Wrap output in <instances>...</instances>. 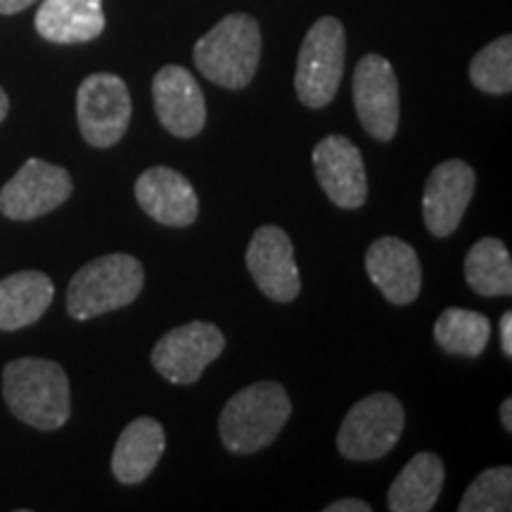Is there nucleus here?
<instances>
[{"mask_svg":"<svg viewBox=\"0 0 512 512\" xmlns=\"http://www.w3.org/2000/svg\"><path fill=\"white\" fill-rule=\"evenodd\" d=\"M261 57V31L254 17L228 15L195 46V64L216 86L240 91L254 79Z\"/></svg>","mask_w":512,"mask_h":512,"instance_id":"20e7f679","label":"nucleus"},{"mask_svg":"<svg viewBox=\"0 0 512 512\" xmlns=\"http://www.w3.org/2000/svg\"><path fill=\"white\" fill-rule=\"evenodd\" d=\"M444 489V463L434 453H418L408 460L394 484L387 505L392 512H430Z\"/></svg>","mask_w":512,"mask_h":512,"instance_id":"aec40b11","label":"nucleus"},{"mask_svg":"<svg viewBox=\"0 0 512 512\" xmlns=\"http://www.w3.org/2000/svg\"><path fill=\"white\" fill-rule=\"evenodd\" d=\"M491 337V323L484 313L467 309L441 311L434 325V339L446 354L477 358Z\"/></svg>","mask_w":512,"mask_h":512,"instance_id":"4be33fe9","label":"nucleus"},{"mask_svg":"<svg viewBox=\"0 0 512 512\" xmlns=\"http://www.w3.org/2000/svg\"><path fill=\"white\" fill-rule=\"evenodd\" d=\"M344 60H347V34L342 22L335 17L318 19L304 38L297 76H294V88L306 107L318 110L330 105L342 83Z\"/></svg>","mask_w":512,"mask_h":512,"instance_id":"39448f33","label":"nucleus"},{"mask_svg":"<svg viewBox=\"0 0 512 512\" xmlns=\"http://www.w3.org/2000/svg\"><path fill=\"white\" fill-rule=\"evenodd\" d=\"M166 448L164 427L152 418L128 422L112 453V472L121 484H140L155 470Z\"/></svg>","mask_w":512,"mask_h":512,"instance_id":"a211bd4d","label":"nucleus"},{"mask_svg":"<svg viewBox=\"0 0 512 512\" xmlns=\"http://www.w3.org/2000/svg\"><path fill=\"white\" fill-rule=\"evenodd\" d=\"M373 508L361 498H342V501H335L325 505V512H370Z\"/></svg>","mask_w":512,"mask_h":512,"instance_id":"393cba45","label":"nucleus"},{"mask_svg":"<svg viewBox=\"0 0 512 512\" xmlns=\"http://www.w3.org/2000/svg\"><path fill=\"white\" fill-rule=\"evenodd\" d=\"M55 287L46 273L19 271L0 280V330L34 325L53 304Z\"/></svg>","mask_w":512,"mask_h":512,"instance_id":"6ab92c4d","label":"nucleus"},{"mask_svg":"<svg viewBox=\"0 0 512 512\" xmlns=\"http://www.w3.org/2000/svg\"><path fill=\"white\" fill-rule=\"evenodd\" d=\"M136 200L147 216L171 228H185L197 219L200 200L192 183L169 166L147 169L136 181Z\"/></svg>","mask_w":512,"mask_h":512,"instance_id":"dca6fc26","label":"nucleus"},{"mask_svg":"<svg viewBox=\"0 0 512 512\" xmlns=\"http://www.w3.org/2000/svg\"><path fill=\"white\" fill-rule=\"evenodd\" d=\"M34 3L36 0H0V15H17Z\"/></svg>","mask_w":512,"mask_h":512,"instance_id":"bb28decb","label":"nucleus"},{"mask_svg":"<svg viewBox=\"0 0 512 512\" xmlns=\"http://www.w3.org/2000/svg\"><path fill=\"white\" fill-rule=\"evenodd\" d=\"M501 347L503 354L512 358V311H505L501 318Z\"/></svg>","mask_w":512,"mask_h":512,"instance_id":"a878e982","label":"nucleus"},{"mask_svg":"<svg viewBox=\"0 0 512 512\" xmlns=\"http://www.w3.org/2000/svg\"><path fill=\"white\" fill-rule=\"evenodd\" d=\"M145 273L136 256L107 254L76 271L67 290V311L76 320L124 309L143 292Z\"/></svg>","mask_w":512,"mask_h":512,"instance_id":"7ed1b4c3","label":"nucleus"},{"mask_svg":"<svg viewBox=\"0 0 512 512\" xmlns=\"http://www.w3.org/2000/svg\"><path fill=\"white\" fill-rule=\"evenodd\" d=\"M292 415V403L278 382H256L240 389L223 408L219 434L230 453H256L271 446Z\"/></svg>","mask_w":512,"mask_h":512,"instance_id":"f03ea898","label":"nucleus"},{"mask_svg":"<svg viewBox=\"0 0 512 512\" xmlns=\"http://www.w3.org/2000/svg\"><path fill=\"white\" fill-rule=\"evenodd\" d=\"M247 268L259 290L273 302H292L302 290L292 242L278 226H261L247 247Z\"/></svg>","mask_w":512,"mask_h":512,"instance_id":"ddd939ff","label":"nucleus"},{"mask_svg":"<svg viewBox=\"0 0 512 512\" xmlns=\"http://www.w3.org/2000/svg\"><path fill=\"white\" fill-rule=\"evenodd\" d=\"M36 31L50 43H86L105 31L102 0H43Z\"/></svg>","mask_w":512,"mask_h":512,"instance_id":"f3484780","label":"nucleus"},{"mask_svg":"<svg viewBox=\"0 0 512 512\" xmlns=\"http://www.w3.org/2000/svg\"><path fill=\"white\" fill-rule=\"evenodd\" d=\"M226 339L216 325L195 320L166 332L152 349V366L174 384H192L204 373L211 361L223 354Z\"/></svg>","mask_w":512,"mask_h":512,"instance_id":"6e6552de","label":"nucleus"},{"mask_svg":"<svg viewBox=\"0 0 512 512\" xmlns=\"http://www.w3.org/2000/svg\"><path fill=\"white\" fill-rule=\"evenodd\" d=\"M72 190L67 171L43 159H29L0 190V214L12 221L38 219L62 207Z\"/></svg>","mask_w":512,"mask_h":512,"instance_id":"1a4fd4ad","label":"nucleus"},{"mask_svg":"<svg viewBox=\"0 0 512 512\" xmlns=\"http://www.w3.org/2000/svg\"><path fill=\"white\" fill-rule=\"evenodd\" d=\"M313 169H316L320 188L332 204L342 209L363 207L368 197L366 164L361 150L344 136L323 138L313 150Z\"/></svg>","mask_w":512,"mask_h":512,"instance_id":"9b49d317","label":"nucleus"},{"mask_svg":"<svg viewBox=\"0 0 512 512\" xmlns=\"http://www.w3.org/2000/svg\"><path fill=\"white\" fill-rule=\"evenodd\" d=\"M465 280L482 297H510L512 259L498 238H484L465 256Z\"/></svg>","mask_w":512,"mask_h":512,"instance_id":"412c9836","label":"nucleus"},{"mask_svg":"<svg viewBox=\"0 0 512 512\" xmlns=\"http://www.w3.org/2000/svg\"><path fill=\"white\" fill-rule=\"evenodd\" d=\"M501 420H503V427L508 432H512V399H505L503 406H501Z\"/></svg>","mask_w":512,"mask_h":512,"instance_id":"cd10ccee","label":"nucleus"},{"mask_svg":"<svg viewBox=\"0 0 512 512\" xmlns=\"http://www.w3.org/2000/svg\"><path fill=\"white\" fill-rule=\"evenodd\" d=\"M406 413L394 394L377 392L358 401L347 413L337 434V448L344 458L366 463L387 456L399 444Z\"/></svg>","mask_w":512,"mask_h":512,"instance_id":"423d86ee","label":"nucleus"},{"mask_svg":"<svg viewBox=\"0 0 512 512\" xmlns=\"http://www.w3.org/2000/svg\"><path fill=\"white\" fill-rule=\"evenodd\" d=\"M8 110H10V100H8V95H5L3 88H0V121L8 117Z\"/></svg>","mask_w":512,"mask_h":512,"instance_id":"c85d7f7f","label":"nucleus"},{"mask_svg":"<svg viewBox=\"0 0 512 512\" xmlns=\"http://www.w3.org/2000/svg\"><path fill=\"white\" fill-rule=\"evenodd\" d=\"M354 105L366 131L389 143L399 128V81L394 67L380 55H366L354 72Z\"/></svg>","mask_w":512,"mask_h":512,"instance_id":"9d476101","label":"nucleus"},{"mask_svg":"<svg viewBox=\"0 0 512 512\" xmlns=\"http://www.w3.org/2000/svg\"><path fill=\"white\" fill-rule=\"evenodd\" d=\"M460 512H510L512 510V470L508 465L489 467L465 491Z\"/></svg>","mask_w":512,"mask_h":512,"instance_id":"b1692460","label":"nucleus"},{"mask_svg":"<svg viewBox=\"0 0 512 512\" xmlns=\"http://www.w3.org/2000/svg\"><path fill=\"white\" fill-rule=\"evenodd\" d=\"M152 98H155L157 119L171 136L195 138L207 121V105L197 86L195 76L188 69L162 67L152 81Z\"/></svg>","mask_w":512,"mask_h":512,"instance_id":"4468645a","label":"nucleus"},{"mask_svg":"<svg viewBox=\"0 0 512 512\" xmlns=\"http://www.w3.org/2000/svg\"><path fill=\"white\" fill-rule=\"evenodd\" d=\"M470 79L479 91L505 95L512 91V38L503 36L479 50L470 64Z\"/></svg>","mask_w":512,"mask_h":512,"instance_id":"5701e85b","label":"nucleus"},{"mask_svg":"<svg viewBox=\"0 0 512 512\" xmlns=\"http://www.w3.org/2000/svg\"><path fill=\"white\" fill-rule=\"evenodd\" d=\"M475 192V171L463 159H448L434 166L422 195V216L434 238H448L463 221Z\"/></svg>","mask_w":512,"mask_h":512,"instance_id":"f8f14e48","label":"nucleus"},{"mask_svg":"<svg viewBox=\"0 0 512 512\" xmlns=\"http://www.w3.org/2000/svg\"><path fill=\"white\" fill-rule=\"evenodd\" d=\"M366 271L389 304L406 306L418 299L422 266L408 242L392 235L375 240L366 252Z\"/></svg>","mask_w":512,"mask_h":512,"instance_id":"2eb2a0df","label":"nucleus"},{"mask_svg":"<svg viewBox=\"0 0 512 512\" xmlns=\"http://www.w3.org/2000/svg\"><path fill=\"white\" fill-rule=\"evenodd\" d=\"M3 399L17 420L36 430H60L72 415L69 380L48 358H17L3 370Z\"/></svg>","mask_w":512,"mask_h":512,"instance_id":"f257e3e1","label":"nucleus"},{"mask_svg":"<svg viewBox=\"0 0 512 512\" xmlns=\"http://www.w3.org/2000/svg\"><path fill=\"white\" fill-rule=\"evenodd\" d=\"M76 117L88 145H117L131 121V95L124 79L114 74L88 76L76 93Z\"/></svg>","mask_w":512,"mask_h":512,"instance_id":"0eeeda50","label":"nucleus"}]
</instances>
